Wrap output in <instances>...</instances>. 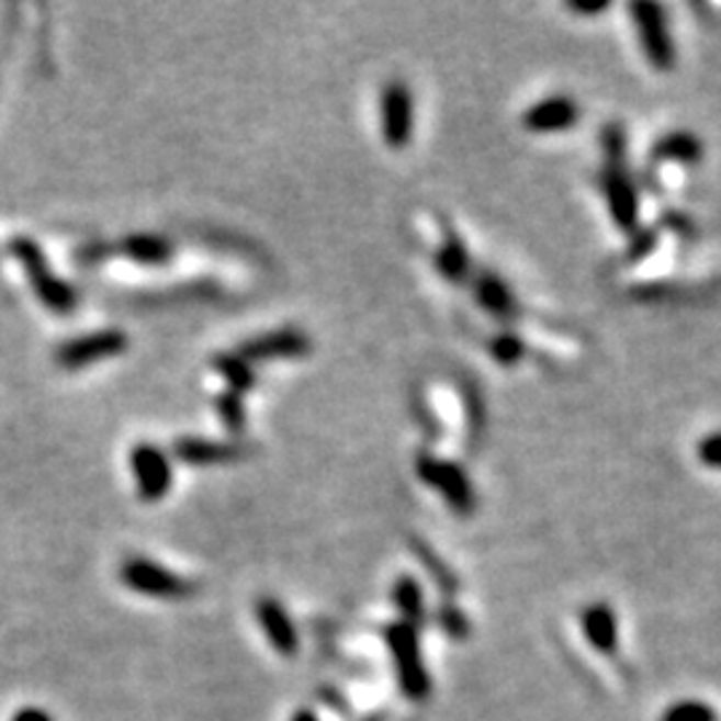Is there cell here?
Returning <instances> with one entry per match:
<instances>
[{
    "mask_svg": "<svg viewBox=\"0 0 721 721\" xmlns=\"http://www.w3.org/2000/svg\"><path fill=\"white\" fill-rule=\"evenodd\" d=\"M604 147V171H601V188L604 199H607L612 222L622 233L636 230L639 225V195L636 184L628 174V139L626 132L618 123H609L601 132Z\"/></svg>",
    "mask_w": 721,
    "mask_h": 721,
    "instance_id": "1",
    "label": "cell"
},
{
    "mask_svg": "<svg viewBox=\"0 0 721 721\" xmlns=\"http://www.w3.org/2000/svg\"><path fill=\"white\" fill-rule=\"evenodd\" d=\"M385 644L393 655L396 665L398 687L409 700H425L430 695V674L423 661L420 646V628L409 626V622H391L385 628Z\"/></svg>",
    "mask_w": 721,
    "mask_h": 721,
    "instance_id": "2",
    "label": "cell"
},
{
    "mask_svg": "<svg viewBox=\"0 0 721 721\" xmlns=\"http://www.w3.org/2000/svg\"><path fill=\"white\" fill-rule=\"evenodd\" d=\"M415 471L423 484H428L430 489H439L443 503H447L454 514L462 516V519L476 514V489H473V481L460 462L441 460L430 452H420L415 460Z\"/></svg>",
    "mask_w": 721,
    "mask_h": 721,
    "instance_id": "3",
    "label": "cell"
},
{
    "mask_svg": "<svg viewBox=\"0 0 721 721\" xmlns=\"http://www.w3.org/2000/svg\"><path fill=\"white\" fill-rule=\"evenodd\" d=\"M121 583L134 594L160 601H184L195 594V583L145 556H128L123 561Z\"/></svg>",
    "mask_w": 721,
    "mask_h": 721,
    "instance_id": "4",
    "label": "cell"
},
{
    "mask_svg": "<svg viewBox=\"0 0 721 721\" xmlns=\"http://www.w3.org/2000/svg\"><path fill=\"white\" fill-rule=\"evenodd\" d=\"M380 132L387 147L404 150L415 137V94L401 78L387 80L380 94Z\"/></svg>",
    "mask_w": 721,
    "mask_h": 721,
    "instance_id": "5",
    "label": "cell"
},
{
    "mask_svg": "<svg viewBox=\"0 0 721 721\" xmlns=\"http://www.w3.org/2000/svg\"><path fill=\"white\" fill-rule=\"evenodd\" d=\"M633 22H636V35L641 52L650 59V65L661 72H671L676 65V46L671 38L668 20H665L663 5L657 3H633L631 5Z\"/></svg>",
    "mask_w": 721,
    "mask_h": 721,
    "instance_id": "6",
    "label": "cell"
},
{
    "mask_svg": "<svg viewBox=\"0 0 721 721\" xmlns=\"http://www.w3.org/2000/svg\"><path fill=\"white\" fill-rule=\"evenodd\" d=\"M128 465H132L134 481H137L142 503H160L169 495L171 484H174V471H171V460L164 449L142 441L128 452Z\"/></svg>",
    "mask_w": 721,
    "mask_h": 721,
    "instance_id": "7",
    "label": "cell"
},
{
    "mask_svg": "<svg viewBox=\"0 0 721 721\" xmlns=\"http://www.w3.org/2000/svg\"><path fill=\"white\" fill-rule=\"evenodd\" d=\"M14 255L20 257V262L27 268L30 279H33V286L35 292H38L43 305L52 307L54 313H70L72 307L78 305L76 292H72L67 283H61L57 275L46 268V260H43L38 244H33V240L27 238L14 240Z\"/></svg>",
    "mask_w": 721,
    "mask_h": 721,
    "instance_id": "8",
    "label": "cell"
},
{
    "mask_svg": "<svg viewBox=\"0 0 721 721\" xmlns=\"http://www.w3.org/2000/svg\"><path fill=\"white\" fill-rule=\"evenodd\" d=\"M128 348H132V340L123 329H100L61 345L57 350V361L65 369H83L97 361L123 356Z\"/></svg>",
    "mask_w": 721,
    "mask_h": 721,
    "instance_id": "9",
    "label": "cell"
},
{
    "mask_svg": "<svg viewBox=\"0 0 721 721\" xmlns=\"http://www.w3.org/2000/svg\"><path fill=\"white\" fill-rule=\"evenodd\" d=\"M313 350L311 337L297 326H283V329L264 331L251 340L238 345V356L249 363L273 361V359H302Z\"/></svg>",
    "mask_w": 721,
    "mask_h": 721,
    "instance_id": "10",
    "label": "cell"
},
{
    "mask_svg": "<svg viewBox=\"0 0 721 721\" xmlns=\"http://www.w3.org/2000/svg\"><path fill=\"white\" fill-rule=\"evenodd\" d=\"M581 121V104L566 94H553L548 100L534 102L527 113L521 115V123L532 134H559L570 132Z\"/></svg>",
    "mask_w": 721,
    "mask_h": 721,
    "instance_id": "11",
    "label": "cell"
},
{
    "mask_svg": "<svg viewBox=\"0 0 721 721\" xmlns=\"http://www.w3.org/2000/svg\"><path fill=\"white\" fill-rule=\"evenodd\" d=\"M249 454V447L240 441H217L201 439V436H182L174 441V458L184 465H222V462H236Z\"/></svg>",
    "mask_w": 721,
    "mask_h": 721,
    "instance_id": "12",
    "label": "cell"
},
{
    "mask_svg": "<svg viewBox=\"0 0 721 721\" xmlns=\"http://www.w3.org/2000/svg\"><path fill=\"white\" fill-rule=\"evenodd\" d=\"M255 615L264 636L270 641V646H273L279 655L292 657L294 652L300 650V633L281 601H275L273 596H264V599L255 604Z\"/></svg>",
    "mask_w": 721,
    "mask_h": 721,
    "instance_id": "13",
    "label": "cell"
},
{
    "mask_svg": "<svg viewBox=\"0 0 721 721\" xmlns=\"http://www.w3.org/2000/svg\"><path fill=\"white\" fill-rule=\"evenodd\" d=\"M473 292H476V302L489 313L492 318L514 320L521 313L519 300L510 292V286L500 275L489 273V270H478L473 273Z\"/></svg>",
    "mask_w": 721,
    "mask_h": 721,
    "instance_id": "14",
    "label": "cell"
},
{
    "mask_svg": "<svg viewBox=\"0 0 721 721\" xmlns=\"http://www.w3.org/2000/svg\"><path fill=\"white\" fill-rule=\"evenodd\" d=\"M121 255L134 264H145V268H164L174 260V240L166 236H153V233H137V236H126L119 244Z\"/></svg>",
    "mask_w": 721,
    "mask_h": 721,
    "instance_id": "15",
    "label": "cell"
},
{
    "mask_svg": "<svg viewBox=\"0 0 721 721\" xmlns=\"http://www.w3.org/2000/svg\"><path fill=\"white\" fill-rule=\"evenodd\" d=\"M436 268L449 283H465L467 279H473L471 255H467L458 233L449 230V227L443 230L441 246L436 249Z\"/></svg>",
    "mask_w": 721,
    "mask_h": 721,
    "instance_id": "16",
    "label": "cell"
},
{
    "mask_svg": "<svg viewBox=\"0 0 721 721\" xmlns=\"http://www.w3.org/2000/svg\"><path fill=\"white\" fill-rule=\"evenodd\" d=\"M583 631L590 644L604 655H612L618 646V618H615L612 607L607 604H590L583 612Z\"/></svg>",
    "mask_w": 721,
    "mask_h": 721,
    "instance_id": "17",
    "label": "cell"
},
{
    "mask_svg": "<svg viewBox=\"0 0 721 721\" xmlns=\"http://www.w3.org/2000/svg\"><path fill=\"white\" fill-rule=\"evenodd\" d=\"M652 158L663 164H698L702 158V142L692 132H671L655 142Z\"/></svg>",
    "mask_w": 721,
    "mask_h": 721,
    "instance_id": "18",
    "label": "cell"
},
{
    "mask_svg": "<svg viewBox=\"0 0 721 721\" xmlns=\"http://www.w3.org/2000/svg\"><path fill=\"white\" fill-rule=\"evenodd\" d=\"M391 596L401 615V622H409V626L420 628L425 622V599L420 583L409 575H401L398 581L393 583Z\"/></svg>",
    "mask_w": 721,
    "mask_h": 721,
    "instance_id": "19",
    "label": "cell"
},
{
    "mask_svg": "<svg viewBox=\"0 0 721 721\" xmlns=\"http://www.w3.org/2000/svg\"><path fill=\"white\" fill-rule=\"evenodd\" d=\"M212 367L214 372H219L222 378L227 380V385H230V391H236L244 396V393H249L251 387L257 385V374L255 369H251V363L246 359H240L238 350H230V353H219L212 359Z\"/></svg>",
    "mask_w": 721,
    "mask_h": 721,
    "instance_id": "20",
    "label": "cell"
},
{
    "mask_svg": "<svg viewBox=\"0 0 721 721\" xmlns=\"http://www.w3.org/2000/svg\"><path fill=\"white\" fill-rule=\"evenodd\" d=\"M409 545L415 548V553H417V559H420V564L425 566V570L430 572V575L436 577V583H439V588L443 590V594H447V596L458 594V588H460L458 575H452V570H449V566L443 564V561L439 556H436V551H430V548L425 545L423 540H417V538H409Z\"/></svg>",
    "mask_w": 721,
    "mask_h": 721,
    "instance_id": "21",
    "label": "cell"
},
{
    "mask_svg": "<svg viewBox=\"0 0 721 721\" xmlns=\"http://www.w3.org/2000/svg\"><path fill=\"white\" fill-rule=\"evenodd\" d=\"M214 406H217V415H219V420L225 423V428L230 430L233 436H244V430H246L244 396L227 387L225 393H219V396L214 398Z\"/></svg>",
    "mask_w": 721,
    "mask_h": 721,
    "instance_id": "22",
    "label": "cell"
},
{
    "mask_svg": "<svg viewBox=\"0 0 721 721\" xmlns=\"http://www.w3.org/2000/svg\"><path fill=\"white\" fill-rule=\"evenodd\" d=\"M489 353L492 359L500 361L503 367H516L523 359V353H527V345L519 335H514V331H500V335H495L489 340Z\"/></svg>",
    "mask_w": 721,
    "mask_h": 721,
    "instance_id": "23",
    "label": "cell"
},
{
    "mask_svg": "<svg viewBox=\"0 0 721 721\" xmlns=\"http://www.w3.org/2000/svg\"><path fill=\"white\" fill-rule=\"evenodd\" d=\"M436 622L441 626L443 633H449L452 639H465L471 633V622H467L465 612L458 607V604H441L436 609Z\"/></svg>",
    "mask_w": 721,
    "mask_h": 721,
    "instance_id": "24",
    "label": "cell"
},
{
    "mask_svg": "<svg viewBox=\"0 0 721 721\" xmlns=\"http://www.w3.org/2000/svg\"><path fill=\"white\" fill-rule=\"evenodd\" d=\"M663 721H717V711L708 708L706 702H676L671 711H665Z\"/></svg>",
    "mask_w": 721,
    "mask_h": 721,
    "instance_id": "25",
    "label": "cell"
},
{
    "mask_svg": "<svg viewBox=\"0 0 721 721\" xmlns=\"http://www.w3.org/2000/svg\"><path fill=\"white\" fill-rule=\"evenodd\" d=\"M698 458L702 465L721 467V433L706 436V439L698 443Z\"/></svg>",
    "mask_w": 721,
    "mask_h": 721,
    "instance_id": "26",
    "label": "cell"
},
{
    "mask_svg": "<svg viewBox=\"0 0 721 721\" xmlns=\"http://www.w3.org/2000/svg\"><path fill=\"white\" fill-rule=\"evenodd\" d=\"M655 244H657L655 230L639 233V236H633V240H631V249H628V257H631V260H641V257H646L652 249H655Z\"/></svg>",
    "mask_w": 721,
    "mask_h": 721,
    "instance_id": "27",
    "label": "cell"
},
{
    "mask_svg": "<svg viewBox=\"0 0 721 721\" xmlns=\"http://www.w3.org/2000/svg\"><path fill=\"white\" fill-rule=\"evenodd\" d=\"M570 9L575 14H601V11L609 9L607 0H599V3H570Z\"/></svg>",
    "mask_w": 721,
    "mask_h": 721,
    "instance_id": "28",
    "label": "cell"
},
{
    "mask_svg": "<svg viewBox=\"0 0 721 721\" xmlns=\"http://www.w3.org/2000/svg\"><path fill=\"white\" fill-rule=\"evenodd\" d=\"M14 721H54V719L48 717L46 711H41V708H24V711L16 713Z\"/></svg>",
    "mask_w": 721,
    "mask_h": 721,
    "instance_id": "29",
    "label": "cell"
},
{
    "mask_svg": "<svg viewBox=\"0 0 721 721\" xmlns=\"http://www.w3.org/2000/svg\"><path fill=\"white\" fill-rule=\"evenodd\" d=\"M292 721H318V717L313 711H307V708H302V711L294 713Z\"/></svg>",
    "mask_w": 721,
    "mask_h": 721,
    "instance_id": "30",
    "label": "cell"
}]
</instances>
